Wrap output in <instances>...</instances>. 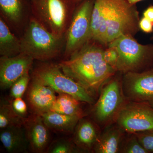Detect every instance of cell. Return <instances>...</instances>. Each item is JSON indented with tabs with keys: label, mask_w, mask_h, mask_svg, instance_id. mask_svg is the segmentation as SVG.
Returning a JSON list of instances; mask_svg holds the SVG:
<instances>
[{
	"label": "cell",
	"mask_w": 153,
	"mask_h": 153,
	"mask_svg": "<svg viewBox=\"0 0 153 153\" xmlns=\"http://www.w3.org/2000/svg\"><path fill=\"white\" fill-rule=\"evenodd\" d=\"M105 47L91 40L66 60L59 67L63 73L98 96L104 83L117 71L105 60Z\"/></svg>",
	"instance_id": "1"
},
{
	"label": "cell",
	"mask_w": 153,
	"mask_h": 153,
	"mask_svg": "<svg viewBox=\"0 0 153 153\" xmlns=\"http://www.w3.org/2000/svg\"><path fill=\"white\" fill-rule=\"evenodd\" d=\"M20 40L21 53L34 60L45 61L60 55L65 48L66 36L50 33L32 17Z\"/></svg>",
	"instance_id": "2"
},
{
	"label": "cell",
	"mask_w": 153,
	"mask_h": 153,
	"mask_svg": "<svg viewBox=\"0 0 153 153\" xmlns=\"http://www.w3.org/2000/svg\"><path fill=\"white\" fill-rule=\"evenodd\" d=\"M32 17L54 35L63 37L76 5L74 0H30Z\"/></svg>",
	"instance_id": "3"
},
{
	"label": "cell",
	"mask_w": 153,
	"mask_h": 153,
	"mask_svg": "<svg viewBox=\"0 0 153 153\" xmlns=\"http://www.w3.org/2000/svg\"><path fill=\"white\" fill-rule=\"evenodd\" d=\"M122 73L117 72L102 85L92 110L93 120L101 128L114 123L118 115L128 102L124 94Z\"/></svg>",
	"instance_id": "4"
},
{
	"label": "cell",
	"mask_w": 153,
	"mask_h": 153,
	"mask_svg": "<svg viewBox=\"0 0 153 153\" xmlns=\"http://www.w3.org/2000/svg\"><path fill=\"white\" fill-rule=\"evenodd\" d=\"M117 50L119 58L116 70L120 73L140 72L152 68L153 44H142L134 37L120 36L108 44Z\"/></svg>",
	"instance_id": "5"
},
{
	"label": "cell",
	"mask_w": 153,
	"mask_h": 153,
	"mask_svg": "<svg viewBox=\"0 0 153 153\" xmlns=\"http://www.w3.org/2000/svg\"><path fill=\"white\" fill-rule=\"evenodd\" d=\"M32 78L51 88L57 93L68 94L88 104L95 102V96L84 86L64 74L58 65L41 63L33 70Z\"/></svg>",
	"instance_id": "6"
},
{
	"label": "cell",
	"mask_w": 153,
	"mask_h": 153,
	"mask_svg": "<svg viewBox=\"0 0 153 153\" xmlns=\"http://www.w3.org/2000/svg\"><path fill=\"white\" fill-rule=\"evenodd\" d=\"M139 13L136 4L128 0H111L107 19L105 46L120 36L134 37L140 30Z\"/></svg>",
	"instance_id": "7"
},
{
	"label": "cell",
	"mask_w": 153,
	"mask_h": 153,
	"mask_svg": "<svg viewBox=\"0 0 153 153\" xmlns=\"http://www.w3.org/2000/svg\"><path fill=\"white\" fill-rule=\"evenodd\" d=\"M95 0L76 5L66 35L64 55L68 59L91 40V15Z\"/></svg>",
	"instance_id": "8"
},
{
	"label": "cell",
	"mask_w": 153,
	"mask_h": 153,
	"mask_svg": "<svg viewBox=\"0 0 153 153\" xmlns=\"http://www.w3.org/2000/svg\"><path fill=\"white\" fill-rule=\"evenodd\" d=\"M123 90L128 101L146 104L153 108V69L122 74Z\"/></svg>",
	"instance_id": "9"
},
{
	"label": "cell",
	"mask_w": 153,
	"mask_h": 153,
	"mask_svg": "<svg viewBox=\"0 0 153 153\" xmlns=\"http://www.w3.org/2000/svg\"><path fill=\"white\" fill-rule=\"evenodd\" d=\"M115 123L126 133L153 129V108L143 103L128 101L118 115Z\"/></svg>",
	"instance_id": "10"
},
{
	"label": "cell",
	"mask_w": 153,
	"mask_h": 153,
	"mask_svg": "<svg viewBox=\"0 0 153 153\" xmlns=\"http://www.w3.org/2000/svg\"><path fill=\"white\" fill-rule=\"evenodd\" d=\"M34 59L24 53L13 57H0V87L2 90L12 85L25 74L29 73Z\"/></svg>",
	"instance_id": "11"
},
{
	"label": "cell",
	"mask_w": 153,
	"mask_h": 153,
	"mask_svg": "<svg viewBox=\"0 0 153 153\" xmlns=\"http://www.w3.org/2000/svg\"><path fill=\"white\" fill-rule=\"evenodd\" d=\"M24 126L32 151L35 153L44 152L48 148L50 134L49 129L41 116L34 114L26 119Z\"/></svg>",
	"instance_id": "12"
},
{
	"label": "cell",
	"mask_w": 153,
	"mask_h": 153,
	"mask_svg": "<svg viewBox=\"0 0 153 153\" xmlns=\"http://www.w3.org/2000/svg\"><path fill=\"white\" fill-rule=\"evenodd\" d=\"M51 88L32 79L27 92V100L34 114L41 115L49 111L56 100Z\"/></svg>",
	"instance_id": "13"
},
{
	"label": "cell",
	"mask_w": 153,
	"mask_h": 153,
	"mask_svg": "<svg viewBox=\"0 0 153 153\" xmlns=\"http://www.w3.org/2000/svg\"><path fill=\"white\" fill-rule=\"evenodd\" d=\"M101 132V128L94 120L84 117L75 127L73 141L82 153L93 152Z\"/></svg>",
	"instance_id": "14"
},
{
	"label": "cell",
	"mask_w": 153,
	"mask_h": 153,
	"mask_svg": "<svg viewBox=\"0 0 153 153\" xmlns=\"http://www.w3.org/2000/svg\"><path fill=\"white\" fill-rule=\"evenodd\" d=\"M28 10H31L30 0H0L1 17L14 29L24 27Z\"/></svg>",
	"instance_id": "15"
},
{
	"label": "cell",
	"mask_w": 153,
	"mask_h": 153,
	"mask_svg": "<svg viewBox=\"0 0 153 153\" xmlns=\"http://www.w3.org/2000/svg\"><path fill=\"white\" fill-rule=\"evenodd\" d=\"M111 0H95L91 22V40L105 47L107 19L111 8Z\"/></svg>",
	"instance_id": "16"
},
{
	"label": "cell",
	"mask_w": 153,
	"mask_h": 153,
	"mask_svg": "<svg viewBox=\"0 0 153 153\" xmlns=\"http://www.w3.org/2000/svg\"><path fill=\"white\" fill-rule=\"evenodd\" d=\"M0 140L9 153L26 152L29 146L24 125L12 126L1 129Z\"/></svg>",
	"instance_id": "17"
},
{
	"label": "cell",
	"mask_w": 153,
	"mask_h": 153,
	"mask_svg": "<svg viewBox=\"0 0 153 153\" xmlns=\"http://www.w3.org/2000/svg\"><path fill=\"white\" fill-rule=\"evenodd\" d=\"M93 150L96 153H119L126 133L115 123L103 128Z\"/></svg>",
	"instance_id": "18"
},
{
	"label": "cell",
	"mask_w": 153,
	"mask_h": 153,
	"mask_svg": "<svg viewBox=\"0 0 153 153\" xmlns=\"http://www.w3.org/2000/svg\"><path fill=\"white\" fill-rule=\"evenodd\" d=\"M40 115L49 129L63 133H71L74 131L76 124L81 118L50 110Z\"/></svg>",
	"instance_id": "19"
},
{
	"label": "cell",
	"mask_w": 153,
	"mask_h": 153,
	"mask_svg": "<svg viewBox=\"0 0 153 153\" xmlns=\"http://www.w3.org/2000/svg\"><path fill=\"white\" fill-rule=\"evenodd\" d=\"M21 53L20 38L11 32L4 19L0 18V55L13 57Z\"/></svg>",
	"instance_id": "20"
},
{
	"label": "cell",
	"mask_w": 153,
	"mask_h": 153,
	"mask_svg": "<svg viewBox=\"0 0 153 153\" xmlns=\"http://www.w3.org/2000/svg\"><path fill=\"white\" fill-rule=\"evenodd\" d=\"M80 102L68 94L58 93L50 111L82 118L85 117V114L80 105Z\"/></svg>",
	"instance_id": "21"
},
{
	"label": "cell",
	"mask_w": 153,
	"mask_h": 153,
	"mask_svg": "<svg viewBox=\"0 0 153 153\" xmlns=\"http://www.w3.org/2000/svg\"><path fill=\"white\" fill-rule=\"evenodd\" d=\"M26 118L22 117L14 111L12 102L1 100L0 104V128L14 126L24 125Z\"/></svg>",
	"instance_id": "22"
},
{
	"label": "cell",
	"mask_w": 153,
	"mask_h": 153,
	"mask_svg": "<svg viewBox=\"0 0 153 153\" xmlns=\"http://www.w3.org/2000/svg\"><path fill=\"white\" fill-rule=\"evenodd\" d=\"M120 153H148L135 133H126L121 144Z\"/></svg>",
	"instance_id": "23"
},
{
	"label": "cell",
	"mask_w": 153,
	"mask_h": 153,
	"mask_svg": "<svg viewBox=\"0 0 153 153\" xmlns=\"http://www.w3.org/2000/svg\"><path fill=\"white\" fill-rule=\"evenodd\" d=\"M49 153H82L74 142L65 139H59L52 142L47 148Z\"/></svg>",
	"instance_id": "24"
},
{
	"label": "cell",
	"mask_w": 153,
	"mask_h": 153,
	"mask_svg": "<svg viewBox=\"0 0 153 153\" xmlns=\"http://www.w3.org/2000/svg\"><path fill=\"white\" fill-rule=\"evenodd\" d=\"M30 79L29 73H27L14 82L10 87L11 97L14 99L22 98L27 88Z\"/></svg>",
	"instance_id": "25"
},
{
	"label": "cell",
	"mask_w": 153,
	"mask_h": 153,
	"mask_svg": "<svg viewBox=\"0 0 153 153\" xmlns=\"http://www.w3.org/2000/svg\"><path fill=\"white\" fill-rule=\"evenodd\" d=\"M135 134L148 153H153V129Z\"/></svg>",
	"instance_id": "26"
},
{
	"label": "cell",
	"mask_w": 153,
	"mask_h": 153,
	"mask_svg": "<svg viewBox=\"0 0 153 153\" xmlns=\"http://www.w3.org/2000/svg\"><path fill=\"white\" fill-rule=\"evenodd\" d=\"M103 55L106 63L117 71V66L119 58L117 50L114 47L107 46L105 48Z\"/></svg>",
	"instance_id": "27"
},
{
	"label": "cell",
	"mask_w": 153,
	"mask_h": 153,
	"mask_svg": "<svg viewBox=\"0 0 153 153\" xmlns=\"http://www.w3.org/2000/svg\"><path fill=\"white\" fill-rule=\"evenodd\" d=\"M14 111L22 117L25 118L27 114V105L22 98L14 99L12 102Z\"/></svg>",
	"instance_id": "28"
},
{
	"label": "cell",
	"mask_w": 153,
	"mask_h": 153,
	"mask_svg": "<svg viewBox=\"0 0 153 153\" xmlns=\"http://www.w3.org/2000/svg\"><path fill=\"white\" fill-rule=\"evenodd\" d=\"M140 30L146 33H151L153 32V22L143 16L139 21Z\"/></svg>",
	"instance_id": "29"
},
{
	"label": "cell",
	"mask_w": 153,
	"mask_h": 153,
	"mask_svg": "<svg viewBox=\"0 0 153 153\" xmlns=\"http://www.w3.org/2000/svg\"><path fill=\"white\" fill-rule=\"evenodd\" d=\"M143 16L153 22V5L148 7L144 11Z\"/></svg>",
	"instance_id": "30"
},
{
	"label": "cell",
	"mask_w": 153,
	"mask_h": 153,
	"mask_svg": "<svg viewBox=\"0 0 153 153\" xmlns=\"http://www.w3.org/2000/svg\"><path fill=\"white\" fill-rule=\"evenodd\" d=\"M129 1L133 4H136L137 3L139 2L140 1H143V0H128Z\"/></svg>",
	"instance_id": "31"
},
{
	"label": "cell",
	"mask_w": 153,
	"mask_h": 153,
	"mask_svg": "<svg viewBox=\"0 0 153 153\" xmlns=\"http://www.w3.org/2000/svg\"><path fill=\"white\" fill-rule=\"evenodd\" d=\"M74 1L76 3V4L80 3V2L82 1L83 0H74Z\"/></svg>",
	"instance_id": "32"
},
{
	"label": "cell",
	"mask_w": 153,
	"mask_h": 153,
	"mask_svg": "<svg viewBox=\"0 0 153 153\" xmlns=\"http://www.w3.org/2000/svg\"><path fill=\"white\" fill-rule=\"evenodd\" d=\"M153 68V64L152 66V68Z\"/></svg>",
	"instance_id": "33"
},
{
	"label": "cell",
	"mask_w": 153,
	"mask_h": 153,
	"mask_svg": "<svg viewBox=\"0 0 153 153\" xmlns=\"http://www.w3.org/2000/svg\"></svg>",
	"instance_id": "34"
}]
</instances>
